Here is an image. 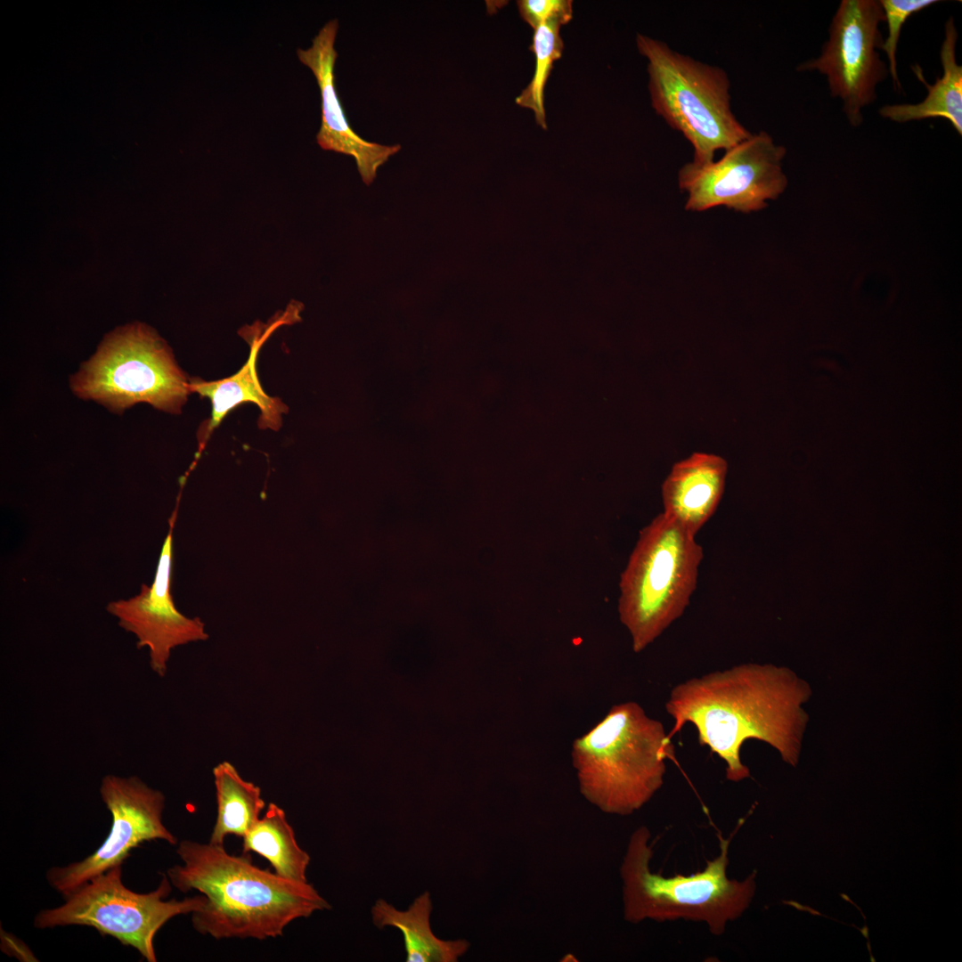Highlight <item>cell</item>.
I'll return each instance as SVG.
<instances>
[{
  "label": "cell",
  "mask_w": 962,
  "mask_h": 962,
  "mask_svg": "<svg viewBox=\"0 0 962 962\" xmlns=\"http://www.w3.org/2000/svg\"><path fill=\"white\" fill-rule=\"evenodd\" d=\"M811 696L808 682L787 667L736 664L688 679L672 689L664 705L674 722L668 735L673 738L692 724L699 744L725 762L730 781L750 777L740 758L747 739L767 743L795 767L809 721L803 705Z\"/></svg>",
  "instance_id": "1"
},
{
  "label": "cell",
  "mask_w": 962,
  "mask_h": 962,
  "mask_svg": "<svg viewBox=\"0 0 962 962\" xmlns=\"http://www.w3.org/2000/svg\"><path fill=\"white\" fill-rule=\"evenodd\" d=\"M176 853L183 864L167 876L181 892L198 891L206 898L192 913L194 929L215 939L265 940L283 934L292 921L330 905L308 882H295L262 869L249 853L229 854L224 845L182 841Z\"/></svg>",
  "instance_id": "2"
},
{
  "label": "cell",
  "mask_w": 962,
  "mask_h": 962,
  "mask_svg": "<svg viewBox=\"0 0 962 962\" xmlns=\"http://www.w3.org/2000/svg\"><path fill=\"white\" fill-rule=\"evenodd\" d=\"M674 754L664 725L636 702L613 705L572 745L582 795L604 812L630 815L660 789Z\"/></svg>",
  "instance_id": "3"
},
{
  "label": "cell",
  "mask_w": 962,
  "mask_h": 962,
  "mask_svg": "<svg viewBox=\"0 0 962 962\" xmlns=\"http://www.w3.org/2000/svg\"><path fill=\"white\" fill-rule=\"evenodd\" d=\"M649 838L646 827L636 829L621 866L627 921H702L712 933L720 935L728 922L742 916L749 907L755 891V873L743 881L727 876L730 839L719 835L721 852L706 862L704 870L665 877L649 868L653 853Z\"/></svg>",
  "instance_id": "4"
},
{
  "label": "cell",
  "mask_w": 962,
  "mask_h": 962,
  "mask_svg": "<svg viewBox=\"0 0 962 962\" xmlns=\"http://www.w3.org/2000/svg\"><path fill=\"white\" fill-rule=\"evenodd\" d=\"M703 549L662 512L641 529L619 582L618 615L635 653L657 639L689 606Z\"/></svg>",
  "instance_id": "5"
},
{
  "label": "cell",
  "mask_w": 962,
  "mask_h": 962,
  "mask_svg": "<svg viewBox=\"0 0 962 962\" xmlns=\"http://www.w3.org/2000/svg\"><path fill=\"white\" fill-rule=\"evenodd\" d=\"M636 44L648 60L652 107L690 143L693 162H710L717 151H726L752 135L732 112L730 83L723 69L641 34H637Z\"/></svg>",
  "instance_id": "6"
},
{
  "label": "cell",
  "mask_w": 962,
  "mask_h": 962,
  "mask_svg": "<svg viewBox=\"0 0 962 962\" xmlns=\"http://www.w3.org/2000/svg\"><path fill=\"white\" fill-rule=\"evenodd\" d=\"M74 393L114 412L136 403L180 413L189 379L167 344L149 326L135 322L107 335L92 358L71 379Z\"/></svg>",
  "instance_id": "7"
},
{
  "label": "cell",
  "mask_w": 962,
  "mask_h": 962,
  "mask_svg": "<svg viewBox=\"0 0 962 962\" xmlns=\"http://www.w3.org/2000/svg\"><path fill=\"white\" fill-rule=\"evenodd\" d=\"M121 876L122 865L93 877L63 895L61 905L40 910L34 926H90L133 947L148 962H156L154 938L159 930L178 915L200 910L206 898L200 894L166 901L172 885L167 875L154 891L143 893L125 886Z\"/></svg>",
  "instance_id": "8"
},
{
  "label": "cell",
  "mask_w": 962,
  "mask_h": 962,
  "mask_svg": "<svg viewBox=\"0 0 962 962\" xmlns=\"http://www.w3.org/2000/svg\"><path fill=\"white\" fill-rule=\"evenodd\" d=\"M882 22L885 15L878 0H842L819 55L796 68L826 77L830 96L841 101L854 127L862 124V110L876 101L877 86L889 75L878 52L884 43Z\"/></svg>",
  "instance_id": "9"
},
{
  "label": "cell",
  "mask_w": 962,
  "mask_h": 962,
  "mask_svg": "<svg viewBox=\"0 0 962 962\" xmlns=\"http://www.w3.org/2000/svg\"><path fill=\"white\" fill-rule=\"evenodd\" d=\"M724 151L718 160L691 161L679 170V186L688 193L687 210L724 206L744 213L757 211L786 190L782 161L787 150L767 132L752 134Z\"/></svg>",
  "instance_id": "10"
},
{
  "label": "cell",
  "mask_w": 962,
  "mask_h": 962,
  "mask_svg": "<svg viewBox=\"0 0 962 962\" xmlns=\"http://www.w3.org/2000/svg\"><path fill=\"white\" fill-rule=\"evenodd\" d=\"M100 795L112 819L104 842L83 860L65 866H53L45 874L50 886L62 896L93 877L122 865L132 850L144 842L163 840L171 845L177 844V838L163 823L165 796L162 792L150 787L138 777L109 774L102 779Z\"/></svg>",
  "instance_id": "11"
},
{
  "label": "cell",
  "mask_w": 962,
  "mask_h": 962,
  "mask_svg": "<svg viewBox=\"0 0 962 962\" xmlns=\"http://www.w3.org/2000/svg\"><path fill=\"white\" fill-rule=\"evenodd\" d=\"M175 516L173 514L170 518V528L151 586L143 584L137 595L111 601L106 607L118 618L121 628L135 635L138 648H149L151 667L159 676H164L167 672L172 648L208 638L204 623L199 617L189 618L180 613L170 592L172 531Z\"/></svg>",
  "instance_id": "12"
},
{
  "label": "cell",
  "mask_w": 962,
  "mask_h": 962,
  "mask_svg": "<svg viewBox=\"0 0 962 962\" xmlns=\"http://www.w3.org/2000/svg\"><path fill=\"white\" fill-rule=\"evenodd\" d=\"M338 28V20H330L319 30L312 45L307 49H298L297 54L313 71L321 93L322 122L316 135L317 143L323 150L352 156L363 182L370 185L376 178L379 167L398 152L401 146L366 141L351 128L335 83L338 53L334 45Z\"/></svg>",
  "instance_id": "13"
},
{
  "label": "cell",
  "mask_w": 962,
  "mask_h": 962,
  "mask_svg": "<svg viewBox=\"0 0 962 962\" xmlns=\"http://www.w3.org/2000/svg\"><path fill=\"white\" fill-rule=\"evenodd\" d=\"M727 472L715 454L694 452L675 463L662 485L664 516L696 536L720 503Z\"/></svg>",
  "instance_id": "14"
},
{
  "label": "cell",
  "mask_w": 962,
  "mask_h": 962,
  "mask_svg": "<svg viewBox=\"0 0 962 962\" xmlns=\"http://www.w3.org/2000/svg\"><path fill=\"white\" fill-rule=\"evenodd\" d=\"M284 323V319L276 321L265 330L261 331L259 337L253 335L249 341L251 345L250 355L243 365L235 374L231 377L206 381L200 378L189 379L190 392H194L201 397L210 400L212 410L210 419L204 423L200 431V447L198 456L205 446L213 430L218 427L224 418L235 407L245 403L255 404L260 411L258 427L278 430L282 424V414L287 413L289 408L280 398L268 395L263 389L257 373V358L260 346L274 328Z\"/></svg>",
  "instance_id": "15"
},
{
  "label": "cell",
  "mask_w": 962,
  "mask_h": 962,
  "mask_svg": "<svg viewBox=\"0 0 962 962\" xmlns=\"http://www.w3.org/2000/svg\"><path fill=\"white\" fill-rule=\"evenodd\" d=\"M958 31L950 16L944 26V37L941 45L940 59L942 74L933 85L925 80L917 64L912 70L917 79L925 86L927 94L917 103L885 104L879 108V115L896 123H907L928 118L948 120L957 133L962 135V66L957 61L956 46Z\"/></svg>",
  "instance_id": "16"
},
{
  "label": "cell",
  "mask_w": 962,
  "mask_h": 962,
  "mask_svg": "<svg viewBox=\"0 0 962 962\" xmlns=\"http://www.w3.org/2000/svg\"><path fill=\"white\" fill-rule=\"evenodd\" d=\"M432 901L428 892L419 895L409 908L399 910L384 900L371 907L373 925L379 929L397 928L404 936L407 962H456L469 948L464 939L441 940L430 926Z\"/></svg>",
  "instance_id": "17"
},
{
  "label": "cell",
  "mask_w": 962,
  "mask_h": 962,
  "mask_svg": "<svg viewBox=\"0 0 962 962\" xmlns=\"http://www.w3.org/2000/svg\"><path fill=\"white\" fill-rule=\"evenodd\" d=\"M217 803L209 843L224 845L228 835L244 837L260 819L265 803L258 786L243 779L235 767L223 762L213 769Z\"/></svg>",
  "instance_id": "18"
},
{
  "label": "cell",
  "mask_w": 962,
  "mask_h": 962,
  "mask_svg": "<svg viewBox=\"0 0 962 962\" xmlns=\"http://www.w3.org/2000/svg\"><path fill=\"white\" fill-rule=\"evenodd\" d=\"M242 839L243 853L253 852L264 857L281 877L307 882L310 856L298 846L285 811L277 804L270 803L264 816Z\"/></svg>",
  "instance_id": "19"
},
{
  "label": "cell",
  "mask_w": 962,
  "mask_h": 962,
  "mask_svg": "<svg viewBox=\"0 0 962 962\" xmlns=\"http://www.w3.org/2000/svg\"><path fill=\"white\" fill-rule=\"evenodd\" d=\"M559 29L555 25H542L534 29L530 46L535 56L534 73L530 83L516 98L518 105L533 110L536 124L543 129H547L544 87L554 61L561 57L564 49Z\"/></svg>",
  "instance_id": "20"
},
{
  "label": "cell",
  "mask_w": 962,
  "mask_h": 962,
  "mask_svg": "<svg viewBox=\"0 0 962 962\" xmlns=\"http://www.w3.org/2000/svg\"><path fill=\"white\" fill-rule=\"evenodd\" d=\"M885 15V22L887 23L888 35L882 45L888 60V71L892 78L893 90L901 91V82L897 71V48L903 24L914 13H917L933 4L938 0H878Z\"/></svg>",
  "instance_id": "21"
},
{
  "label": "cell",
  "mask_w": 962,
  "mask_h": 962,
  "mask_svg": "<svg viewBox=\"0 0 962 962\" xmlns=\"http://www.w3.org/2000/svg\"><path fill=\"white\" fill-rule=\"evenodd\" d=\"M571 0H519L517 1L519 14L534 30L542 25L561 27L573 16Z\"/></svg>",
  "instance_id": "22"
}]
</instances>
